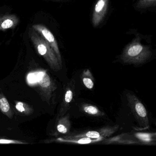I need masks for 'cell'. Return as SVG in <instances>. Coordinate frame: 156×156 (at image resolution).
<instances>
[{
    "label": "cell",
    "mask_w": 156,
    "mask_h": 156,
    "mask_svg": "<svg viewBox=\"0 0 156 156\" xmlns=\"http://www.w3.org/2000/svg\"><path fill=\"white\" fill-rule=\"evenodd\" d=\"M79 109L81 112L89 116L101 117L105 114L100 110L97 107L87 103H82L79 106Z\"/></svg>",
    "instance_id": "obj_9"
},
{
    "label": "cell",
    "mask_w": 156,
    "mask_h": 156,
    "mask_svg": "<svg viewBox=\"0 0 156 156\" xmlns=\"http://www.w3.org/2000/svg\"><path fill=\"white\" fill-rule=\"evenodd\" d=\"M156 0H138L136 5L138 9H144L156 6Z\"/></svg>",
    "instance_id": "obj_14"
},
{
    "label": "cell",
    "mask_w": 156,
    "mask_h": 156,
    "mask_svg": "<svg viewBox=\"0 0 156 156\" xmlns=\"http://www.w3.org/2000/svg\"><path fill=\"white\" fill-rule=\"evenodd\" d=\"M119 128V125L106 126L97 130L83 131L77 133H70L69 135L76 137H85L95 139H101L103 140L116 132Z\"/></svg>",
    "instance_id": "obj_4"
},
{
    "label": "cell",
    "mask_w": 156,
    "mask_h": 156,
    "mask_svg": "<svg viewBox=\"0 0 156 156\" xmlns=\"http://www.w3.org/2000/svg\"><path fill=\"white\" fill-rule=\"evenodd\" d=\"M103 144H122V145H140L138 140L132 134L124 133L110 138L104 140Z\"/></svg>",
    "instance_id": "obj_7"
},
{
    "label": "cell",
    "mask_w": 156,
    "mask_h": 156,
    "mask_svg": "<svg viewBox=\"0 0 156 156\" xmlns=\"http://www.w3.org/2000/svg\"><path fill=\"white\" fill-rule=\"evenodd\" d=\"M30 35L32 41L34 43L37 47L38 52L41 55L48 56V59L50 60L53 65L57 68H59V64L58 59L54 53L52 48L45 40L40 37L35 30L30 29Z\"/></svg>",
    "instance_id": "obj_3"
},
{
    "label": "cell",
    "mask_w": 156,
    "mask_h": 156,
    "mask_svg": "<svg viewBox=\"0 0 156 156\" xmlns=\"http://www.w3.org/2000/svg\"><path fill=\"white\" fill-rule=\"evenodd\" d=\"M12 141L10 140H0V143H12Z\"/></svg>",
    "instance_id": "obj_19"
},
{
    "label": "cell",
    "mask_w": 156,
    "mask_h": 156,
    "mask_svg": "<svg viewBox=\"0 0 156 156\" xmlns=\"http://www.w3.org/2000/svg\"><path fill=\"white\" fill-rule=\"evenodd\" d=\"M16 108L20 112H23L25 110V108L23 107V104L22 102H19L16 105Z\"/></svg>",
    "instance_id": "obj_18"
},
{
    "label": "cell",
    "mask_w": 156,
    "mask_h": 156,
    "mask_svg": "<svg viewBox=\"0 0 156 156\" xmlns=\"http://www.w3.org/2000/svg\"><path fill=\"white\" fill-rule=\"evenodd\" d=\"M0 108L3 112H7L10 109V105L8 100L5 98L0 99Z\"/></svg>",
    "instance_id": "obj_15"
},
{
    "label": "cell",
    "mask_w": 156,
    "mask_h": 156,
    "mask_svg": "<svg viewBox=\"0 0 156 156\" xmlns=\"http://www.w3.org/2000/svg\"><path fill=\"white\" fill-rule=\"evenodd\" d=\"M13 21L10 20H7L4 21L1 25V27L3 29H9L12 27L13 25Z\"/></svg>",
    "instance_id": "obj_16"
},
{
    "label": "cell",
    "mask_w": 156,
    "mask_h": 156,
    "mask_svg": "<svg viewBox=\"0 0 156 156\" xmlns=\"http://www.w3.org/2000/svg\"><path fill=\"white\" fill-rule=\"evenodd\" d=\"M28 80L31 83H34L37 81V76L35 74H30L28 76Z\"/></svg>",
    "instance_id": "obj_17"
},
{
    "label": "cell",
    "mask_w": 156,
    "mask_h": 156,
    "mask_svg": "<svg viewBox=\"0 0 156 156\" xmlns=\"http://www.w3.org/2000/svg\"><path fill=\"white\" fill-rule=\"evenodd\" d=\"M126 98L128 105L140 127L143 129L148 128L149 123L147 113L144 105L139 98L132 93H128L126 94Z\"/></svg>",
    "instance_id": "obj_2"
},
{
    "label": "cell",
    "mask_w": 156,
    "mask_h": 156,
    "mask_svg": "<svg viewBox=\"0 0 156 156\" xmlns=\"http://www.w3.org/2000/svg\"><path fill=\"white\" fill-rule=\"evenodd\" d=\"M61 140L68 143L82 144H90L103 141L101 139H95L85 137H76L70 135L66 136L64 138L61 139Z\"/></svg>",
    "instance_id": "obj_11"
},
{
    "label": "cell",
    "mask_w": 156,
    "mask_h": 156,
    "mask_svg": "<svg viewBox=\"0 0 156 156\" xmlns=\"http://www.w3.org/2000/svg\"><path fill=\"white\" fill-rule=\"evenodd\" d=\"M109 0H98L95 5L92 16V23L97 27L104 21L108 9Z\"/></svg>",
    "instance_id": "obj_5"
},
{
    "label": "cell",
    "mask_w": 156,
    "mask_h": 156,
    "mask_svg": "<svg viewBox=\"0 0 156 156\" xmlns=\"http://www.w3.org/2000/svg\"><path fill=\"white\" fill-rule=\"evenodd\" d=\"M71 122L69 114L61 119L57 126V130L60 134L67 135L70 133Z\"/></svg>",
    "instance_id": "obj_12"
},
{
    "label": "cell",
    "mask_w": 156,
    "mask_h": 156,
    "mask_svg": "<svg viewBox=\"0 0 156 156\" xmlns=\"http://www.w3.org/2000/svg\"><path fill=\"white\" fill-rule=\"evenodd\" d=\"M33 27L35 30L37 31L40 34H41L44 40L49 43L56 54L59 64L60 65L62 64V58L59 47L53 34L49 30L43 25L37 24L34 25Z\"/></svg>",
    "instance_id": "obj_6"
},
{
    "label": "cell",
    "mask_w": 156,
    "mask_h": 156,
    "mask_svg": "<svg viewBox=\"0 0 156 156\" xmlns=\"http://www.w3.org/2000/svg\"><path fill=\"white\" fill-rule=\"evenodd\" d=\"M152 55V51L147 45L141 43V38L136 37L126 45L119 56L124 64L139 66L148 62Z\"/></svg>",
    "instance_id": "obj_1"
},
{
    "label": "cell",
    "mask_w": 156,
    "mask_h": 156,
    "mask_svg": "<svg viewBox=\"0 0 156 156\" xmlns=\"http://www.w3.org/2000/svg\"><path fill=\"white\" fill-rule=\"evenodd\" d=\"M81 78L84 86L87 88L91 90L94 88V78L89 69H86L83 71Z\"/></svg>",
    "instance_id": "obj_13"
},
{
    "label": "cell",
    "mask_w": 156,
    "mask_h": 156,
    "mask_svg": "<svg viewBox=\"0 0 156 156\" xmlns=\"http://www.w3.org/2000/svg\"><path fill=\"white\" fill-rule=\"evenodd\" d=\"M75 81L74 79H72L66 86L61 109V114L62 115H63L68 111L71 106V104L73 100L75 90Z\"/></svg>",
    "instance_id": "obj_8"
},
{
    "label": "cell",
    "mask_w": 156,
    "mask_h": 156,
    "mask_svg": "<svg viewBox=\"0 0 156 156\" xmlns=\"http://www.w3.org/2000/svg\"><path fill=\"white\" fill-rule=\"evenodd\" d=\"M132 135L138 140L140 145H154L156 144V134L148 132H136Z\"/></svg>",
    "instance_id": "obj_10"
}]
</instances>
